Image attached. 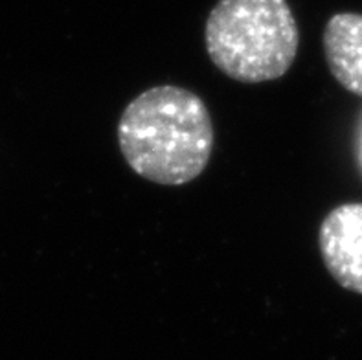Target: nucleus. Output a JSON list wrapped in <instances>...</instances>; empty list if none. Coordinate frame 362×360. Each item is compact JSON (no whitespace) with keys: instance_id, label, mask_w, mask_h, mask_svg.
Instances as JSON below:
<instances>
[{"instance_id":"4","label":"nucleus","mask_w":362,"mask_h":360,"mask_svg":"<svg viewBox=\"0 0 362 360\" xmlns=\"http://www.w3.org/2000/svg\"><path fill=\"white\" fill-rule=\"evenodd\" d=\"M324 55L339 85L362 98V13H335L324 28Z\"/></svg>"},{"instance_id":"1","label":"nucleus","mask_w":362,"mask_h":360,"mask_svg":"<svg viewBox=\"0 0 362 360\" xmlns=\"http://www.w3.org/2000/svg\"><path fill=\"white\" fill-rule=\"evenodd\" d=\"M216 141L206 103L188 88L160 85L138 94L119 116L118 146L149 182L182 186L210 162Z\"/></svg>"},{"instance_id":"2","label":"nucleus","mask_w":362,"mask_h":360,"mask_svg":"<svg viewBox=\"0 0 362 360\" xmlns=\"http://www.w3.org/2000/svg\"><path fill=\"white\" fill-rule=\"evenodd\" d=\"M211 63L239 83L284 78L300 48V30L287 0H219L206 18Z\"/></svg>"},{"instance_id":"3","label":"nucleus","mask_w":362,"mask_h":360,"mask_svg":"<svg viewBox=\"0 0 362 360\" xmlns=\"http://www.w3.org/2000/svg\"><path fill=\"white\" fill-rule=\"evenodd\" d=\"M318 246L340 287L362 294V202H346L324 217Z\"/></svg>"}]
</instances>
